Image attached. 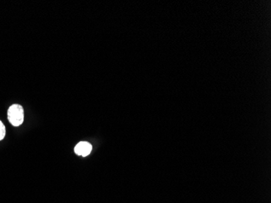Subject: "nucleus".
<instances>
[{
	"label": "nucleus",
	"mask_w": 271,
	"mask_h": 203,
	"mask_svg": "<svg viewBox=\"0 0 271 203\" xmlns=\"http://www.w3.org/2000/svg\"><path fill=\"white\" fill-rule=\"evenodd\" d=\"M8 120L13 126L18 127L24 122V109L19 104H13L8 112Z\"/></svg>",
	"instance_id": "nucleus-1"
},
{
	"label": "nucleus",
	"mask_w": 271,
	"mask_h": 203,
	"mask_svg": "<svg viewBox=\"0 0 271 203\" xmlns=\"http://www.w3.org/2000/svg\"><path fill=\"white\" fill-rule=\"evenodd\" d=\"M6 134V129L4 124H3V122L0 120V141H2L4 136H5Z\"/></svg>",
	"instance_id": "nucleus-3"
},
{
	"label": "nucleus",
	"mask_w": 271,
	"mask_h": 203,
	"mask_svg": "<svg viewBox=\"0 0 271 203\" xmlns=\"http://www.w3.org/2000/svg\"><path fill=\"white\" fill-rule=\"evenodd\" d=\"M74 151L77 155L86 157L91 153L92 146L87 141H80L76 146Z\"/></svg>",
	"instance_id": "nucleus-2"
}]
</instances>
